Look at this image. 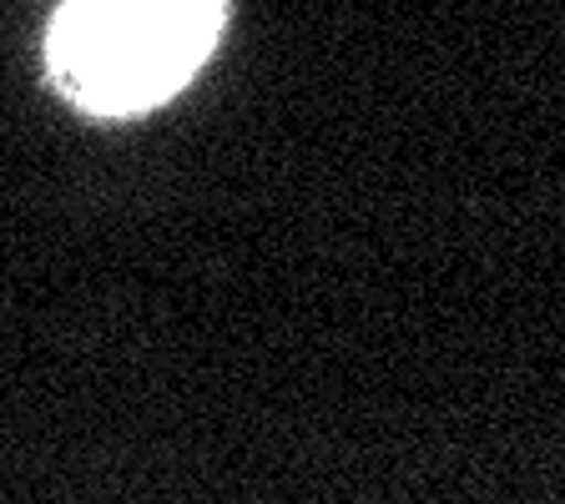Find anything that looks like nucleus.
<instances>
[{"instance_id":"f257e3e1","label":"nucleus","mask_w":565,"mask_h":504,"mask_svg":"<svg viewBox=\"0 0 565 504\" xmlns=\"http://www.w3.org/2000/svg\"><path fill=\"white\" fill-rule=\"evenodd\" d=\"M227 0H66L46 31L51 82L86 111L137 117L212 56Z\"/></svg>"}]
</instances>
